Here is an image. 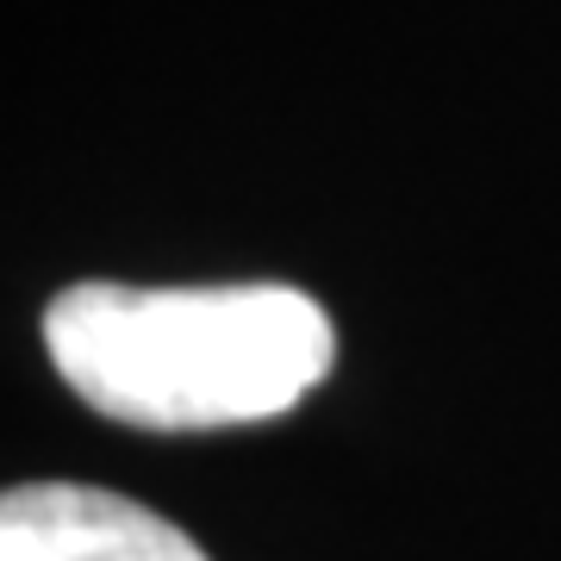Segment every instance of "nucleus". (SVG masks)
I'll return each instance as SVG.
<instances>
[{"instance_id": "nucleus-1", "label": "nucleus", "mask_w": 561, "mask_h": 561, "mask_svg": "<svg viewBox=\"0 0 561 561\" xmlns=\"http://www.w3.org/2000/svg\"><path fill=\"white\" fill-rule=\"evenodd\" d=\"M44 350L69 393L138 431H225L280 419L331 375L324 306L280 280L119 287L81 280L44 312Z\"/></svg>"}, {"instance_id": "nucleus-2", "label": "nucleus", "mask_w": 561, "mask_h": 561, "mask_svg": "<svg viewBox=\"0 0 561 561\" xmlns=\"http://www.w3.org/2000/svg\"><path fill=\"white\" fill-rule=\"evenodd\" d=\"M0 561H206V549L106 486L32 481L0 500Z\"/></svg>"}]
</instances>
